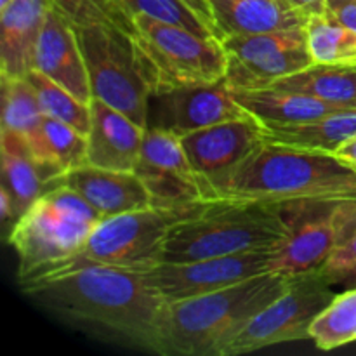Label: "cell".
Returning <instances> with one entry per match:
<instances>
[{
    "mask_svg": "<svg viewBox=\"0 0 356 356\" xmlns=\"http://www.w3.org/2000/svg\"><path fill=\"white\" fill-rule=\"evenodd\" d=\"M21 289L35 305L65 322L162 355L167 301L146 270L83 266Z\"/></svg>",
    "mask_w": 356,
    "mask_h": 356,
    "instance_id": "obj_1",
    "label": "cell"
},
{
    "mask_svg": "<svg viewBox=\"0 0 356 356\" xmlns=\"http://www.w3.org/2000/svg\"><path fill=\"white\" fill-rule=\"evenodd\" d=\"M205 200L315 207L356 200V169L329 152L264 141L233 169L204 179Z\"/></svg>",
    "mask_w": 356,
    "mask_h": 356,
    "instance_id": "obj_2",
    "label": "cell"
},
{
    "mask_svg": "<svg viewBox=\"0 0 356 356\" xmlns=\"http://www.w3.org/2000/svg\"><path fill=\"white\" fill-rule=\"evenodd\" d=\"M292 277L263 273L221 291L167 302L163 356H221L229 341L287 289Z\"/></svg>",
    "mask_w": 356,
    "mask_h": 356,
    "instance_id": "obj_3",
    "label": "cell"
},
{
    "mask_svg": "<svg viewBox=\"0 0 356 356\" xmlns=\"http://www.w3.org/2000/svg\"><path fill=\"white\" fill-rule=\"evenodd\" d=\"M280 205L212 200L174 226L160 263L232 256L277 247L289 238L292 222Z\"/></svg>",
    "mask_w": 356,
    "mask_h": 356,
    "instance_id": "obj_4",
    "label": "cell"
},
{
    "mask_svg": "<svg viewBox=\"0 0 356 356\" xmlns=\"http://www.w3.org/2000/svg\"><path fill=\"white\" fill-rule=\"evenodd\" d=\"M96 209L68 184L45 191L10 228L7 242L17 256V280L30 284L72 257L101 221Z\"/></svg>",
    "mask_w": 356,
    "mask_h": 356,
    "instance_id": "obj_5",
    "label": "cell"
},
{
    "mask_svg": "<svg viewBox=\"0 0 356 356\" xmlns=\"http://www.w3.org/2000/svg\"><path fill=\"white\" fill-rule=\"evenodd\" d=\"M207 202L184 207H152L103 218L82 247L45 277L83 266H115L149 270L160 263L167 238L177 222ZM40 280V278H38ZM35 282V280H33Z\"/></svg>",
    "mask_w": 356,
    "mask_h": 356,
    "instance_id": "obj_6",
    "label": "cell"
},
{
    "mask_svg": "<svg viewBox=\"0 0 356 356\" xmlns=\"http://www.w3.org/2000/svg\"><path fill=\"white\" fill-rule=\"evenodd\" d=\"M132 38L153 94L225 79L226 51L216 35L138 14Z\"/></svg>",
    "mask_w": 356,
    "mask_h": 356,
    "instance_id": "obj_7",
    "label": "cell"
},
{
    "mask_svg": "<svg viewBox=\"0 0 356 356\" xmlns=\"http://www.w3.org/2000/svg\"><path fill=\"white\" fill-rule=\"evenodd\" d=\"M92 97L146 129L153 90L131 33L108 24L76 26Z\"/></svg>",
    "mask_w": 356,
    "mask_h": 356,
    "instance_id": "obj_8",
    "label": "cell"
},
{
    "mask_svg": "<svg viewBox=\"0 0 356 356\" xmlns=\"http://www.w3.org/2000/svg\"><path fill=\"white\" fill-rule=\"evenodd\" d=\"M320 273L296 275L275 301L264 306L225 348L221 356H238L296 341H312L313 322L336 298Z\"/></svg>",
    "mask_w": 356,
    "mask_h": 356,
    "instance_id": "obj_9",
    "label": "cell"
},
{
    "mask_svg": "<svg viewBox=\"0 0 356 356\" xmlns=\"http://www.w3.org/2000/svg\"><path fill=\"white\" fill-rule=\"evenodd\" d=\"M226 51L225 80L232 89H264L308 68L313 56L305 26L221 38Z\"/></svg>",
    "mask_w": 356,
    "mask_h": 356,
    "instance_id": "obj_10",
    "label": "cell"
},
{
    "mask_svg": "<svg viewBox=\"0 0 356 356\" xmlns=\"http://www.w3.org/2000/svg\"><path fill=\"white\" fill-rule=\"evenodd\" d=\"M277 247L181 263H156L146 273L167 302L181 301L270 273Z\"/></svg>",
    "mask_w": 356,
    "mask_h": 356,
    "instance_id": "obj_11",
    "label": "cell"
},
{
    "mask_svg": "<svg viewBox=\"0 0 356 356\" xmlns=\"http://www.w3.org/2000/svg\"><path fill=\"white\" fill-rule=\"evenodd\" d=\"M353 233H356V200L323 204L318 214L292 225L289 238L275 249L270 273L285 277L315 273Z\"/></svg>",
    "mask_w": 356,
    "mask_h": 356,
    "instance_id": "obj_12",
    "label": "cell"
},
{
    "mask_svg": "<svg viewBox=\"0 0 356 356\" xmlns=\"http://www.w3.org/2000/svg\"><path fill=\"white\" fill-rule=\"evenodd\" d=\"M233 118H254L235 99L225 79L205 86L179 87L155 92L149 97L148 125L183 136Z\"/></svg>",
    "mask_w": 356,
    "mask_h": 356,
    "instance_id": "obj_13",
    "label": "cell"
},
{
    "mask_svg": "<svg viewBox=\"0 0 356 356\" xmlns=\"http://www.w3.org/2000/svg\"><path fill=\"white\" fill-rule=\"evenodd\" d=\"M266 127L256 118H233L183 136L184 149L202 179H212L250 155L266 141Z\"/></svg>",
    "mask_w": 356,
    "mask_h": 356,
    "instance_id": "obj_14",
    "label": "cell"
},
{
    "mask_svg": "<svg viewBox=\"0 0 356 356\" xmlns=\"http://www.w3.org/2000/svg\"><path fill=\"white\" fill-rule=\"evenodd\" d=\"M33 70L65 87L82 103L89 104L92 101L89 73L75 24L56 6L49 9L45 17L35 51Z\"/></svg>",
    "mask_w": 356,
    "mask_h": 356,
    "instance_id": "obj_15",
    "label": "cell"
},
{
    "mask_svg": "<svg viewBox=\"0 0 356 356\" xmlns=\"http://www.w3.org/2000/svg\"><path fill=\"white\" fill-rule=\"evenodd\" d=\"M146 129L117 108L92 97L86 163L99 169L134 170Z\"/></svg>",
    "mask_w": 356,
    "mask_h": 356,
    "instance_id": "obj_16",
    "label": "cell"
},
{
    "mask_svg": "<svg viewBox=\"0 0 356 356\" xmlns=\"http://www.w3.org/2000/svg\"><path fill=\"white\" fill-rule=\"evenodd\" d=\"M79 191L101 218L141 211L152 207V197L134 170H110L92 165H80L61 179Z\"/></svg>",
    "mask_w": 356,
    "mask_h": 356,
    "instance_id": "obj_17",
    "label": "cell"
},
{
    "mask_svg": "<svg viewBox=\"0 0 356 356\" xmlns=\"http://www.w3.org/2000/svg\"><path fill=\"white\" fill-rule=\"evenodd\" d=\"M54 0H10L0 9V75L26 76Z\"/></svg>",
    "mask_w": 356,
    "mask_h": 356,
    "instance_id": "obj_18",
    "label": "cell"
},
{
    "mask_svg": "<svg viewBox=\"0 0 356 356\" xmlns=\"http://www.w3.org/2000/svg\"><path fill=\"white\" fill-rule=\"evenodd\" d=\"M219 38L305 26L302 16L287 0H207Z\"/></svg>",
    "mask_w": 356,
    "mask_h": 356,
    "instance_id": "obj_19",
    "label": "cell"
},
{
    "mask_svg": "<svg viewBox=\"0 0 356 356\" xmlns=\"http://www.w3.org/2000/svg\"><path fill=\"white\" fill-rule=\"evenodd\" d=\"M42 179L51 186L86 163L87 136L65 122L44 117L37 131L26 139Z\"/></svg>",
    "mask_w": 356,
    "mask_h": 356,
    "instance_id": "obj_20",
    "label": "cell"
},
{
    "mask_svg": "<svg viewBox=\"0 0 356 356\" xmlns=\"http://www.w3.org/2000/svg\"><path fill=\"white\" fill-rule=\"evenodd\" d=\"M235 99L259 120L264 127H280L322 118L339 106L320 101L301 92L264 87V89H232Z\"/></svg>",
    "mask_w": 356,
    "mask_h": 356,
    "instance_id": "obj_21",
    "label": "cell"
},
{
    "mask_svg": "<svg viewBox=\"0 0 356 356\" xmlns=\"http://www.w3.org/2000/svg\"><path fill=\"white\" fill-rule=\"evenodd\" d=\"M0 155H2L0 186L6 188L13 197L16 218L19 219L52 186L42 179L30 148L21 136L0 129Z\"/></svg>",
    "mask_w": 356,
    "mask_h": 356,
    "instance_id": "obj_22",
    "label": "cell"
},
{
    "mask_svg": "<svg viewBox=\"0 0 356 356\" xmlns=\"http://www.w3.org/2000/svg\"><path fill=\"white\" fill-rule=\"evenodd\" d=\"M356 134V108H341L322 118L294 125L266 127V141L334 153Z\"/></svg>",
    "mask_w": 356,
    "mask_h": 356,
    "instance_id": "obj_23",
    "label": "cell"
},
{
    "mask_svg": "<svg viewBox=\"0 0 356 356\" xmlns=\"http://www.w3.org/2000/svg\"><path fill=\"white\" fill-rule=\"evenodd\" d=\"M271 87L301 92L339 108H356V70L353 66L318 65L277 80Z\"/></svg>",
    "mask_w": 356,
    "mask_h": 356,
    "instance_id": "obj_24",
    "label": "cell"
},
{
    "mask_svg": "<svg viewBox=\"0 0 356 356\" xmlns=\"http://www.w3.org/2000/svg\"><path fill=\"white\" fill-rule=\"evenodd\" d=\"M308 49L318 65H356V33L323 10L305 24Z\"/></svg>",
    "mask_w": 356,
    "mask_h": 356,
    "instance_id": "obj_25",
    "label": "cell"
},
{
    "mask_svg": "<svg viewBox=\"0 0 356 356\" xmlns=\"http://www.w3.org/2000/svg\"><path fill=\"white\" fill-rule=\"evenodd\" d=\"M2 127L26 141L40 125L44 113L26 76H2Z\"/></svg>",
    "mask_w": 356,
    "mask_h": 356,
    "instance_id": "obj_26",
    "label": "cell"
},
{
    "mask_svg": "<svg viewBox=\"0 0 356 356\" xmlns=\"http://www.w3.org/2000/svg\"><path fill=\"white\" fill-rule=\"evenodd\" d=\"M312 341L322 351L356 341V287L337 294L313 322Z\"/></svg>",
    "mask_w": 356,
    "mask_h": 356,
    "instance_id": "obj_27",
    "label": "cell"
},
{
    "mask_svg": "<svg viewBox=\"0 0 356 356\" xmlns=\"http://www.w3.org/2000/svg\"><path fill=\"white\" fill-rule=\"evenodd\" d=\"M26 79L33 86L44 117L65 122L87 136L90 129V103H82L65 87L37 70H31Z\"/></svg>",
    "mask_w": 356,
    "mask_h": 356,
    "instance_id": "obj_28",
    "label": "cell"
},
{
    "mask_svg": "<svg viewBox=\"0 0 356 356\" xmlns=\"http://www.w3.org/2000/svg\"><path fill=\"white\" fill-rule=\"evenodd\" d=\"M54 6L76 26L108 24L131 35L134 33V19H131L115 0H54Z\"/></svg>",
    "mask_w": 356,
    "mask_h": 356,
    "instance_id": "obj_29",
    "label": "cell"
},
{
    "mask_svg": "<svg viewBox=\"0 0 356 356\" xmlns=\"http://www.w3.org/2000/svg\"><path fill=\"white\" fill-rule=\"evenodd\" d=\"M316 273L330 284H356V233L344 240Z\"/></svg>",
    "mask_w": 356,
    "mask_h": 356,
    "instance_id": "obj_30",
    "label": "cell"
},
{
    "mask_svg": "<svg viewBox=\"0 0 356 356\" xmlns=\"http://www.w3.org/2000/svg\"><path fill=\"white\" fill-rule=\"evenodd\" d=\"M325 13L356 33V0H325Z\"/></svg>",
    "mask_w": 356,
    "mask_h": 356,
    "instance_id": "obj_31",
    "label": "cell"
},
{
    "mask_svg": "<svg viewBox=\"0 0 356 356\" xmlns=\"http://www.w3.org/2000/svg\"><path fill=\"white\" fill-rule=\"evenodd\" d=\"M0 219H2V222L6 228L9 225H10V228H13L14 222H16V219H17L13 197H10L9 191H7L3 186H0Z\"/></svg>",
    "mask_w": 356,
    "mask_h": 356,
    "instance_id": "obj_32",
    "label": "cell"
},
{
    "mask_svg": "<svg viewBox=\"0 0 356 356\" xmlns=\"http://www.w3.org/2000/svg\"><path fill=\"white\" fill-rule=\"evenodd\" d=\"M183 2L186 3V6L190 7V9L193 10V13L197 14L202 21H204V23L207 24V26L211 28L216 35H218V30H216V24H214V17H212L211 6H209L207 0H183Z\"/></svg>",
    "mask_w": 356,
    "mask_h": 356,
    "instance_id": "obj_33",
    "label": "cell"
},
{
    "mask_svg": "<svg viewBox=\"0 0 356 356\" xmlns=\"http://www.w3.org/2000/svg\"><path fill=\"white\" fill-rule=\"evenodd\" d=\"M292 7L299 10L308 19L313 14H320L325 10V0H287Z\"/></svg>",
    "mask_w": 356,
    "mask_h": 356,
    "instance_id": "obj_34",
    "label": "cell"
},
{
    "mask_svg": "<svg viewBox=\"0 0 356 356\" xmlns=\"http://www.w3.org/2000/svg\"><path fill=\"white\" fill-rule=\"evenodd\" d=\"M334 155L339 156L341 160H344V162L350 163L351 167L356 169V134L351 136L350 139H346V141L334 152Z\"/></svg>",
    "mask_w": 356,
    "mask_h": 356,
    "instance_id": "obj_35",
    "label": "cell"
},
{
    "mask_svg": "<svg viewBox=\"0 0 356 356\" xmlns=\"http://www.w3.org/2000/svg\"><path fill=\"white\" fill-rule=\"evenodd\" d=\"M9 2L10 0H0V9H2V7H6Z\"/></svg>",
    "mask_w": 356,
    "mask_h": 356,
    "instance_id": "obj_36",
    "label": "cell"
},
{
    "mask_svg": "<svg viewBox=\"0 0 356 356\" xmlns=\"http://www.w3.org/2000/svg\"><path fill=\"white\" fill-rule=\"evenodd\" d=\"M353 68H355V70H356V65H355V66H353Z\"/></svg>",
    "mask_w": 356,
    "mask_h": 356,
    "instance_id": "obj_37",
    "label": "cell"
}]
</instances>
